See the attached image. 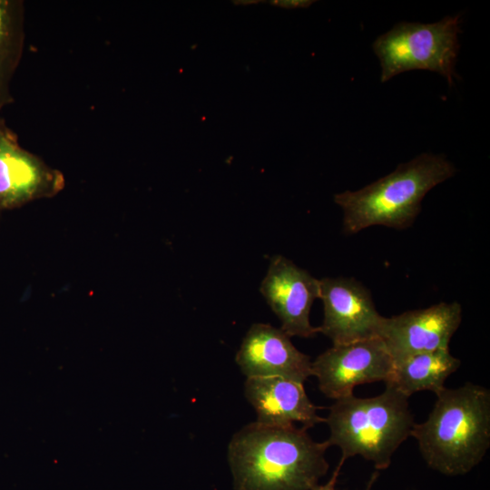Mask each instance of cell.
Returning a JSON list of instances; mask_svg holds the SVG:
<instances>
[{
    "mask_svg": "<svg viewBox=\"0 0 490 490\" xmlns=\"http://www.w3.org/2000/svg\"><path fill=\"white\" fill-rule=\"evenodd\" d=\"M327 441L307 429L250 423L236 432L228 459L236 490H312L328 469Z\"/></svg>",
    "mask_w": 490,
    "mask_h": 490,
    "instance_id": "6da1fadb",
    "label": "cell"
},
{
    "mask_svg": "<svg viewBox=\"0 0 490 490\" xmlns=\"http://www.w3.org/2000/svg\"><path fill=\"white\" fill-rule=\"evenodd\" d=\"M426 421L415 424L416 438L426 464L448 475L477 466L490 446V391L474 383L444 387Z\"/></svg>",
    "mask_w": 490,
    "mask_h": 490,
    "instance_id": "7a4b0ae2",
    "label": "cell"
},
{
    "mask_svg": "<svg viewBox=\"0 0 490 490\" xmlns=\"http://www.w3.org/2000/svg\"><path fill=\"white\" fill-rule=\"evenodd\" d=\"M456 172L445 156L422 153L360 190L335 194L334 201L343 211V230L355 234L377 225L410 227L425 195Z\"/></svg>",
    "mask_w": 490,
    "mask_h": 490,
    "instance_id": "3957f363",
    "label": "cell"
},
{
    "mask_svg": "<svg viewBox=\"0 0 490 490\" xmlns=\"http://www.w3.org/2000/svg\"><path fill=\"white\" fill-rule=\"evenodd\" d=\"M329 427V446L340 448L341 459L355 456L387 469L393 454L411 436L415 426L408 397L386 385L372 397L354 394L335 400L324 420Z\"/></svg>",
    "mask_w": 490,
    "mask_h": 490,
    "instance_id": "277c9868",
    "label": "cell"
},
{
    "mask_svg": "<svg viewBox=\"0 0 490 490\" xmlns=\"http://www.w3.org/2000/svg\"><path fill=\"white\" fill-rule=\"evenodd\" d=\"M460 17L433 24L402 22L378 36L373 50L381 65V82L410 70H428L452 83L459 50Z\"/></svg>",
    "mask_w": 490,
    "mask_h": 490,
    "instance_id": "5b68a950",
    "label": "cell"
},
{
    "mask_svg": "<svg viewBox=\"0 0 490 490\" xmlns=\"http://www.w3.org/2000/svg\"><path fill=\"white\" fill-rule=\"evenodd\" d=\"M393 366L383 341L374 338L333 345L311 362V374L319 390L337 400L352 395L357 386L386 382Z\"/></svg>",
    "mask_w": 490,
    "mask_h": 490,
    "instance_id": "8992f818",
    "label": "cell"
},
{
    "mask_svg": "<svg viewBox=\"0 0 490 490\" xmlns=\"http://www.w3.org/2000/svg\"><path fill=\"white\" fill-rule=\"evenodd\" d=\"M64 174L24 149L15 132L0 117V211L57 195Z\"/></svg>",
    "mask_w": 490,
    "mask_h": 490,
    "instance_id": "52a82bcc",
    "label": "cell"
},
{
    "mask_svg": "<svg viewBox=\"0 0 490 490\" xmlns=\"http://www.w3.org/2000/svg\"><path fill=\"white\" fill-rule=\"evenodd\" d=\"M461 321L462 307L458 302H440L384 317L379 338L395 364L415 354L449 348Z\"/></svg>",
    "mask_w": 490,
    "mask_h": 490,
    "instance_id": "ba28073f",
    "label": "cell"
},
{
    "mask_svg": "<svg viewBox=\"0 0 490 490\" xmlns=\"http://www.w3.org/2000/svg\"><path fill=\"white\" fill-rule=\"evenodd\" d=\"M319 299L324 318L318 332L333 345L379 338L384 319L369 291L352 278L319 279Z\"/></svg>",
    "mask_w": 490,
    "mask_h": 490,
    "instance_id": "9c48e42d",
    "label": "cell"
},
{
    "mask_svg": "<svg viewBox=\"0 0 490 490\" xmlns=\"http://www.w3.org/2000/svg\"><path fill=\"white\" fill-rule=\"evenodd\" d=\"M260 290L289 337L311 338L318 328L310 324L309 312L319 298V279L281 255L271 258Z\"/></svg>",
    "mask_w": 490,
    "mask_h": 490,
    "instance_id": "30bf717a",
    "label": "cell"
},
{
    "mask_svg": "<svg viewBox=\"0 0 490 490\" xmlns=\"http://www.w3.org/2000/svg\"><path fill=\"white\" fill-rule=\"evenodd\" d=\"M247 377H280L304 383L311 361L280 328L255 323L247 331L235 358Z\"/></svg>",
    "mask_w": 490,
    "mask_h": 490,
    "instance_id": "8fae6325",
    "label": "cell"
},
{
    "mask_svg": "<svg viewBox=\"0 0 490 490\" xmlns=\"http://www.w3.org/2000/svg\"><path fill=\"white\" fill-rule=\"evenodd\" d=\"M303 384L280 377H247L244 396L256 412V422L276 426L299 423L306 429L323 422Z\"/></svg>",
    "mask_w": 490,
    "mask_h": 490,
    "instance_id": "7c38bea8",
    "label": "cell"
},
{
    "mask_svg": "<svg viewBox=\"0 0 490 490\" xmlns=\"http://www.w3.org/2000/svg\"><path fill=\"white\" fill-rule=\"evenodd\" d=\"M460 365V359L454 357L449 348L418 353L395 363L385 383L407 397L420 391H432L436 395L446 387V378Z\"/></svg>",
    "mask_w": 490,
    "mask_h": 490,
    "instance_id": "4fadbf2b",
    "label": "cell"
},
{
    "mask_svg": "<svg viewBox=\"0 0 490 490\" xmlns=\"http://www.w3.org/2000/svg\"><path fill=\"white\" fill-rule=\"evenodd\" d=\"M24 5L19 0H0V113L13 101L12 80L24 45Z\"/></svg>",
    "mask_w": 490,
    "mask_h": 490,
    "instance_id": "5bb4252c",
    "label": "cell"
},
{
    "mask_svg": "<svg viewBox=\"0 0 490 490\" xmlns=\"http://www.w3.org/2000/svg\"><path fill=\"white\" fill-rule=\"evenodd\" d=\"M272 5L287 9L305 8L309 6L314 1L310 0H274L270 1Z\"/></svg>",
    "mask_w": 490,
    "mask_h": 490,
    "instance_id": "9a60e30c",
    "label": "cell"
},
{
    "mask_svg": "<svg viewBox=\"0 0 490 490\" xmlns=\"http://www.w3.org/2000/svg\"><path fill=\"white\" fill-rule=\"evenodd\" d=\"M345 461L340 459L336 470L333 472L330 479L328 482L325 485H317L315 487L312 488V490H336V483L338 479V475L339 474V471L341 469V466Z\"/></svg>",
    "mask_w": 490,
    "mask_h": 490,
    "instance_id": "2e32d148",
    "label": "cell"
},
{
    "mask_svg": "<svg viewBox=\"0 0 490 490\" xmlns=\"http://www.w3.org/2000/svg\"><path fill=\"white\" fill-rule=\"evenodd\" d=\"M377 477H378V472L376 471V472L373 473V475H371L370 480H369V482H368V485H367V487H366L365 490H370L371 487H372V485H373V484L375 483V481L377 480Z\"/></svg>",
    "mask_w": 490,
    "mask_h": 490,
    "instance_id": "e0dca14e",
    "label": "cell"
}]
</instances>
